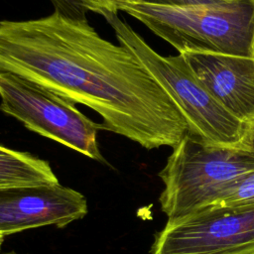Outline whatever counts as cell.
<instances>
[{
    "mask_svg": "<svg viewBox=\"0 0 254 254\" xmlns=\"http://www.w3.org/2000/svg\"><path fill=\"white\" fill-rule=\"evenodd\" d=\"M0 71L93 109L102 130L149 150L174 148L189 132L174 100L137 58L101 38L86 20L55 11L0 21Z\"/></svg>",
    "mask_w": 254,
    "mask_h": 254,
    "instance_id": "cell-1",
    "label": "cell"
},
{
    "mask_svg": "<svg viewBox=\"0 0 254 254\" xmlns=\"http://www.w3.org/2000/svg\"><path fill=\"white\" fill-rule=\"evenodd\" d=\"M87 212L85 197L60 183L0 189V236L46 225L64 227Z\"/></svg>",
    "mask_w": 254,
    "mask_h": 254,
    "instance_id": "cell-7",
    "label": "cell"
},
{
    "mask_svg": "<svg viewBox=\"0 0 254 254\" xmlns=\"http://www.w3.org/2000/svg\"><path fill=\"white\" fill-rule=\"evenodd\" d=\"M0 110L26 128L82 155L103 162L96 140L101 123L81 113L75 103L29 79L0 71Z\"/></svg>",
    "mask_w": 254,
    "mask_h": 254,
    "instance_id": "cell-5",
    "label": "cell"
},
{
    "mask_svg": "<svg viewBox=\"0 0 254 254\" xmlns=\"http://www.w3.org/2000/svg\"><path fill=\"white\" fill-rule=\"evenodd\" d=\"M119 11L142 22L179 54L209 53L254 58V0L167 7L141 1Z\"/></svg>",
    "mask_w": 254,
    "mask_h": 254,
    "instance_id": "cell-2",
    "label": "cell"
},
{
    "mask_svg": "<svg viewBox=\"0 0 254 254\" xmlns=\"http://www.w3.org/2000/svg\"><path fill=\"white\" fill-rule=\"evenodd\" d=\"M55 11L73 20H86V12L98 13L93 0H50Z\"/></svg>",
    "mask_w": 254,
    "mask_h": 254,
    "instance_id": "cell-11",
    "label": "cell"
},
{
    "mask_svg": "<svg viewBox=\"0 0 254 254\" xmlns=\"http://www.w3.org/2000/svg\"><path fill=\"white\" fill-rule=\"evenodd\" d=\"M3 240H4V237H3V236H0V247H1L2 243H3Z\"/></svg>",
    "mask_w": 254,
    "mask_h": 254,
    "instance_id": "cell-15",
    "label": "cell"
},
{
    "mask_svg": "<svg viewBox=\"0 0 254 254\" xmlns=\"http://www.w3.org/2000/svg\"><path fill=\"white\" fill-rule=\"evenodd\" d=\"M102 16L114 30L118 43L137 58L174 100L187 121L189 134L211 144L246 147L250 124L220 105L180 54L163 57L116 12Z\"/></svg>",
    "mask_w": 254,
    "mask_h": 254,
    "instance_id": "cell-3",
    "label": "cell"
},
{
    "mask_svg": "<svg viewBox=\"0 0 254 254\" xmlns=\"http://www.w3.org/2000/svg\"><path fill=\"white\" fill-rule=\"evenodd\" d=\"M227 0H141V2L167 6V7H190V6H198V5H209V4H220L226 2Z\"/></svg>",
    "mask_w": 254,
    "mask_h": 254,
    "instance_id": "cell-12",
    "label": "cell"
},
{
    "mask_svg": "<svg viewBox=\"0 0 254 254\" xmlns=\"http://www.w3.org/2000/svg\"><path fill=\"white\" fill-rule=\"evenodd\" d=\"M254 203V170L237 178L220 193L213 204L239 205Z\"/></svg>",
    "mask_w": 254,
    "mask_h": 254,
    "instance_id": "cell-10",
    "label": "cell"
},
{
    "mask_svg": "<svg viewBox=\"0 0 254 254\" xmlns=\"http://www.w3.org/2000/svg\"><path fill=\"white\" fill-rule=\"evenodd\" d=\"M214 99L239 120L254 121V58L209 54H180Z\"/></svg>",
    "mask_w": 254,
    "mask_h": 254,
    "instance_id": "cell-8",
    "label": "cell"
},
{
    "mask_svg": "<svg viewBox=\"0 0 254 254\" xmlns=\"http://www.w3.org/2000/svg\"><path fill=\"white\" fill-rule=\"evenodd\" d=\"M98 8V14L103 15L105 12H118L120 7L125 3L137 2L141 0H93Z\"/></svg>",
    "mask_w": 254,
    "mask_h": 254,
    "instance_id": "cell-13",
    "label": "cell"
},
{
    "mask_svg": "<svg viewBox=\"0 0 254 254\" xmlns=\"http://www.w3.org/2000/svg\"><path fill=\"white\" fill-rule=\"evenodd\" d=\"M5 254H18V253H15V252H8V253H5Z\"/></svg>",
    "mask_w": 254,
    "mask_h": 254,
    "instance_id": "cell-16",
    "label": "cell"
},
{
    "mask_svg": "<svg viewBox=\"0 0 254 254\" xmlns=\"http://www.w3.org/2000/svg\"><path fill=\"white\" fill-rule=\"evenodd\" d=\"M152 254H254V203L212 204L168 219Z\"/></svg>",
    "mask_w": 254,
    "mask_h": 254,
    "instance_id": "cell-6",
    "label": "cell"
},
{
    "mask_svg": "<svg viewBox=\"0 0 254 254\" xmlns=\"http://www.w3.org/2000/svg\"><path fill=\"white\" fill-rule=\"evenodd\" d=\"M54 183L59 180L47 161L0 145V189Z\"/></svg>",
    "mask_w": 254,
    "mask_h": 254,
    "instance_id": "cell-9",
    "label": "cell"
},
{
    "mask_svg": "<svg viewBox=\"0 0 254 254\" xmlns=\"http://www.w3.org/2000/svg\"><path fill=\"white\" fill-rule=\"evenodd\" d=\"M246 147L254 149V121L250 124V129L246 141Z\"/></svg>",
    "mask_w": 254,
    "mask_h": 254,
    "instance_id": "cell-14",
    "label": "cell"
},
{
    "mask_svg": "<svg viewBox=\"0 0 254 254\" xmlns=\"http://www.w3.org/2000/svg\"><path fill=\"white\" fill-rule=\"evenodd\" d=\"M253 170L254 149L211 144L188 133L159 173L161 209L172 219L212 205L229 184Z\"/></svg>",
    "mask_w": 254,
    "mask_h": 254,
    "instance_id": "cell-4",
    "label": "cell"
}]
</instances>
